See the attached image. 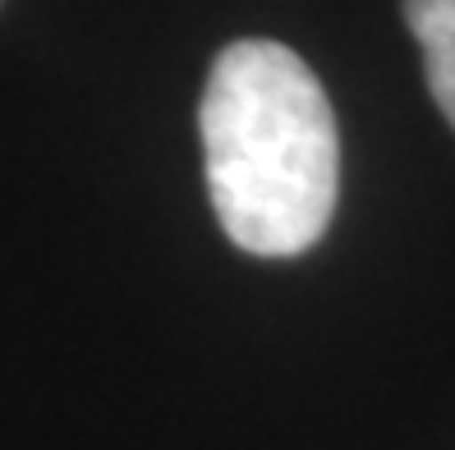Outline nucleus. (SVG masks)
I'll list each match as a JSON object with an SVG mask.
<instances>
[{
    "instance_id": "nucleus-1",
    "label": "nucleus",
    "mask_w": 455,
    "mask_h": 450,
    "mask_svg": "<svg viewBox=\"0 0 455 450\" xmlns=\"http://www.w3.org/2000/svg\"><path fill=\"white\" fill-rule=\"evenodd\" d=\"M198 129L212 207L239 249L294 257L323 240L340 193V134L317 74L290 46H226Z\"/></svg>"
},
{
    "instance_id": "nucleus-2",
    "label": "nucleus",
    "mask_w": 455,
    "mask_h": 450,
    "mask_svg": "<svg viewBox=\"0 0 455 450\" xmlns=\"http://www.w3.org/2000/svg\"><path fill=\"white\" fill-rule=\"evenodd\" d=\"M405 23L423 46V74L433 101L455 129V0H405Z\"/></svg>"
}]
</instances>
